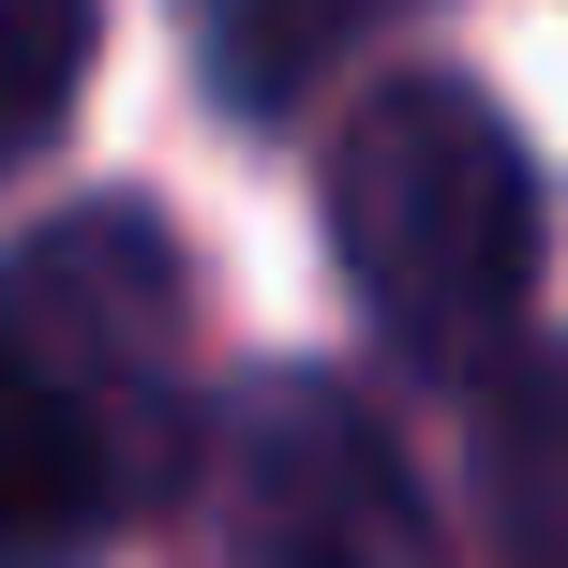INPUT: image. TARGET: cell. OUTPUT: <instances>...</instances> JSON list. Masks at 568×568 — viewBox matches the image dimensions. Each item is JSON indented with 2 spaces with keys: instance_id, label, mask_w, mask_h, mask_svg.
I'll return each instance as SVG.
<instances>
[{
  "instance_id": "cell-1",
  "label": "cell",
  "mask_w": 568,
  "mask_h": 568,
  "mask_svg": "<svg viewBox=\"0 0 568 568\" xmlns=\"http://www.w3.org/2000/svg\"><path fill=\"white\" fill-rule=\"evenodd\" d=\"M180 240L60 210L0 255V568H90L180 479Z\"/></svg>"
},
{
  "instance_id": "cell-2",
  "label": "cell",
  "mask_w": 568,
  "mask_h": 568,
  "mask_svg": "<svg viewBox=\"0 0 568 568\" xmlns=\"http://www.w3.org/2000/svg\"><path fill=\"white\" fill-rule=\"evenodd\" d=\"M329 255L404 374L434 389L509 374V329L539 300V165L494 120V90L434 75V60L359 90V120L329 135Z\"/></svg>"
},
{
  "instance_id": "cell-3",
  "label": "cell",
  "mask_w": 568,
  "mask_h": 568,
  "mask_svg": "<svg viewBox=\"0 0 568 568\" xmlns=\"http://www.w3.org/2000/svg\"><path fill=\"white\" fill-rule=\"evenodd\" d=\"M225 568H434L419 479L344 374H270L225 434Z\"/></svg>"
},
{
  "instance_id": "cell-4",
  "label": "cell",
  "mask_w": 568,
  "mask_h": 568,
  "mask_svg": "<svg viewBox=\"0 0 568 568\" xmlns=\"http://www.w3.org/2000/svg\"><path fill=\"white\" fill-rule=\"evenodd\" d=\"M479 524L509 568H568V344L494 374L479 404Z\"/></svg>"
},
{
  "instance_id": "cell-5",
  "label": "cell",
  "mask_w": 568,
  "mask_h": 568,
  "mask_svg": "<svg viewBox=\"0 0 568 568\" xmlns=\"http://www.w3.org/2000/svg\"><path fill=\"white\" fill-rule=\"evenodd\" d=\"M90 45H105V0H0V180L60 150V120L90 90Z\"/></svg>"
},
{
  "instance_id": "cell-6",
  "label": "cell",
  "mask_w": 568,
  "mask_h": 568,
  "mask_svg": "<svg viewBox=\"0 0 568 568\" xmlns=\"http://www.w3.org/2000/svg\"><path fill=\"white\" fill-rule=\"evenodd\" d=\"M344 16H359V0H270V45H255V60H240V75H225V90H284V75H300V60H314V45H329V30H344Z\"/></svg>"
}]
</instances>
